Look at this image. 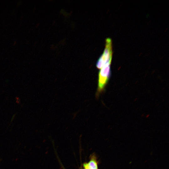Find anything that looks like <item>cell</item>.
I'll use <instances>...</instances> for the list:
<instances>
[{"label": "cell", "mask_w": 169, "mask_h": 169, "mask_svg": "<svg viewBox=\"0 0 169 169\" xmlns=\"http://www.w3.org/2000/svg\"><path fill=\"white\" fill-rule=\"evenodd\" d=\"M112 54L111 40L110 38H107L106 40L104 52L96 63L97 67L100 69L107 63L111 62Z\"/></svg>", "instance_id": "1"}, {"label": "cell", "mask_w": 169, "mask_h": 169, "mask_svg": "<svg viewBox=\"0 0 169 169\" xmlns=\"http://www.w3.org/2000/svg\"><path fill=\"white\" fill-rule=\"evenodd\" d=\"M87 164L91 169H98L97 163L96 159L94 157L91 159Z\"/></svg>", "instance_id": "3"}, {"label": "cell", "mask_w": 169, "mask_h": 169, "mask_svg": "<svg viewBox=\"0 0 169 169\" xmlns=\"http://www.w3.org/2000/svg\"><path fill=\"white\" fill-rule=\"evenodd\" d=\"M111 62H108L104 64L101 68L99 72L98 92L101 91L106 84L110 74V65Z\"/></svg>", "instance_id": "2"}]
</instances>
